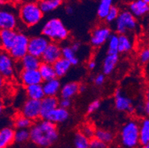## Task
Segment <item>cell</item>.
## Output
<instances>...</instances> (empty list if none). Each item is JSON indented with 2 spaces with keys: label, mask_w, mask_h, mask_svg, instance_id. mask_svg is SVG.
I'll use <instances>...</instances> for the list:
<instances>
[{
  "label": "cell",
  "mask_w": 149,
  "mask_h": 148,
  "mask_svg": "<svg viewBox=\"0 0 149 148\" xmlns=\"http://www.w3.org/2000/svg\"><path fill=\"white\" fill-rule=\"evenodd\" d=\"M79 84L74 81H70L65 84L60 89V96L62 98H66V99H71L75 96L79 92Z\"/></svg>",
  "instance_id": "obj_23"
},
{
  "label": "cell",
  "mask_w": 149,
  "mask_h": 148,
  "mask_svg": "<svg viewBox=\"0 0 149 148\" xmlns=\"http://www.w3.org/2000/svg\"><path fill=\"white\" fill-rule=\"evenodd\" d=\"M15 130L10 127L0 129V148H8L14 142Z\"/></svg>",
  "instance_id": "obj_20"
},
{
  "label": "cell",
  "mask_w": 149,
  "mask_h": 148,
  "mask_svg": "<svg viewBox=\"0 0 149 148\" xmlns=\"http://www.w3.org/2000/svg\"><path fill=\"white\" fill-rule=\"evenodd\" d=\"M26 95L28 99L40 101L45 97V93L42 84L32 85L26 87L25 89Z\"/></svg>",
  "instance_id": "obj_24"
},
{
  "label": "cell",
  "mask_w": 149,
  "mask_h": 148,
  "mask_svg": "<svg viewBox=\"0 0 149 148\" xmlns=\"http://www.w3.org/2000/svg\"><path fill=\"white\" fill-rule=\"evenodd\" d=\"M43 91L45 96H56L60 92L61 83L57 77L43 81Z\"/></svg>",
  "instance_id": "obj_19"
},
{
  "label": "cell",
  "mask_w": 149,
  "mask_h": 148,
  "mask_svg": "<svg viewBox=\"0 0 149 148\" xmlns=\"http://www.w3.org/2000/svg\"><path fill=\"white\" fill-rule=\"evenodd\" d=\"M62 57L68 61L71 65H77L79 64V59L76 55V52L73 51L70 46H65L62 47Z\"/></svg>",
  "instance_id": "obj_32"
},
{
  "label": "cell",
  "mask_w": 149,
  "mask_h": 148,
  "mask_svg": "<svg viewBox=\"0 0 149 148\" xmlns=\"http://www.w3.org/2000/svg\"><path fill=\"white\" fill-rule=\"evenodd\" d=\"M84 135L91 139V138L94 137V133H95V129L93 128L91 125H85L82 128L80 131Z\"/></svg>",
  "instance_id": "obj_38"
},
{
  "label": "cell",
  "mask_w": 149,
  "mask_h": 148,
  "mask_svg": "<svg viewBox=\"0 0 149 148\" xmlns=\"http://www.w3.org/2000/svg\"><path fill=\"white\" fill-rule=\"evenodd\" d=\"M13 124L17 129H29L33 124V122L21 114L15 118Z\"/></svg>",
  "instance_id": "obj_33"
},
{
  "label": "cell",
  "mask_w": 149,
  "mask_h": 148,
  "mask_svg": "<svg viewBox=\"0 0 149 148\" xmlns=\"http://www.w3.org/2000/svg\"><path fill=\"white\" fill-rule=\"evenodd\" d=\"M118 44V53L126 54L130 52L133 48L132 39L127 34H120Z\"/></svg>",
  "instance_id": "obj_29"
},
{
  "label": "cell",
  "mask_w": 149,
  "mask_h": 148,
  "mask_svg": "<svg viewBox=\"0 0 149 148\" xmlns=\"http://www.w3.org/2000/svg\"><path fill=\"white\" fill-rule=\"evenodd\" d=\"M5 86V79L0 74V92L2 91Z\"/></svg>",
  "instance_id": "obj_46"
},
{
  "label": "cell",
  "mask_w": 149,
  "mask_h": 148,
  "mask_svg": "<svg viewBox=\"0 0 149 148\" xmlns=\"http://www.w3.org/2000/svg\"><path fill=\"white\" fill-rule=\"evenodd\" d=\"M85 90H86V87H85V85H79V92H80V93H83L84 91H85Z\"/></svg>",
  "instance_id": "obj_49"
},
{
  "label": "cell",
  "mask_w": 149,
  "mask_h": 148,
  "mask_svg": "<svg viewBox=\"0 0 149 148\" xmlns=\"http://www.w3.org/2000/svg\"><path fill=\"white\" fill-rule=\"evenodd\" d=\"M120 10L118 7L113 5L111 8L110 9L109 11H108V13H107L106 16H105V20L106 23H108V24H113V23H114V22L116 21L119 14H120Z\"/></svg>",
  "instance_id": "obj_37"
},
{
  "label": "cell",
  "mask_w": 149,
  "mask_h": 148,
  "mask_svg": "<svg viewBox=\"0 0 149 148\" xmlns=\"http://www.w3.org/2000/svg\"><path fill=\"white\" fill-rule=\"evenodd\" d=\"M42 35L50 42L58 43L68 38L69 31L62 20L58 18H52L46 22L42 26Z\"/></svg>",
  "instance_id": "obj_2"
},
{
  "label": "cell",
  "mask_w": 149,
  "mask_h": 148,
  "mask_svg": "<svg viewBox=\"0 0 149 148\" xmlns=\"http://www.w3.org/2000/svg\"><path fill=\"white\" fill-rule=\"evenodd\" d=\"M119 62L118 54H108L103 60L102 71L105 75H109L116 68Z\"/></svg>",
  "instance_id": "obj_21"
},
{
  "label": "cell",
  "mask_w": 149,
  "mask_h": 148,
  "mask_svg": "<svg viewBox=\"0 0 149 148\" xmlns=\"http://www.w3.org/2000/svg\"><path fill=\"white\" fill-rule=\"evenodd\" d=\"M142 110H143V113L146 114V115H148L149 114V101L148 100L143 106L142 107Z\"/></svg>",
  "instance_id": "obj_44"
},
{
  "label": "cell",
  "mask_w": 149,
  "mask_h": 148,
  "mask_svg": "<svg viewBox=\"0 0 149 148\" xmlns=\"http://www.w3.org/2000/svg\"><path fill=\"white\" fill-rule=\"evenodd\" d=\"M113 5V0H100L97 8V16L101 19H105L107 13Z\"/></svg>",
  "instance_id": "obj_31"
},
{
  "label": "cell",
  "mask_w": 149,
  "mask_h": 148,
  "mask_svg": "<svg viewBox=\"0 0 149 148\" xmlns=\"http://www.w3.org/2000/svg\"><path fill=\"white\" fill-rule=\"evenodd\" d=\"M100 105H101V102L100 100H94L88 107V113L90 114L95 113L100 109Z\"/></svg>",
  "instance_id": "obj_40"
},
{
  "label": "cell",
  "mask_w": 149,
  "mask_h": 148,
  "mask_svg": "<svg viewBox=\"0 0 149 148\" xmlns=\"http://www.w3.org/2000/svg\"><path fill=\"white\" fill-rule=\"evenodd\" d=\"M18 32L16 30H0V50L8 53L13 47Z\"/></svg>",
  "instance_id": "obj_14"
},
{
  "label": "cell",
  "mask_w": 149,
  "mask_h": 148,
  "mask_svg": "<svg viewBox=\"0 0 149 148\" xmlns=\"http://www.w3.org/2000/svg\"><path fill=\"white\" fill-rule=\"evenodd\" d=\"M139 61L143 64H147L149 61V50L148 48L143 49L139 56Z\"/></svg>",
  "instance_id": "obj_41"
},
{
  "label": "cell",
  "mask_w": 149,
  "mask_h": 148,
  "mask_svg": "<svg viewBox=\"0 0 149 148\" xmlns=\"http://www.w3.org/2000/svg\"><path fill=\"white\" fill-rule=\"evenodd\" d=\"M43 14L38 3L34 2H25L19 10L20 22L26 27H33L39 24L42 19Z\"/></svg>",
  "instance_id": "obj_3"
},
{
  "label": "cell",
  "mask_w": 149,
  "mask_h": 148,
  "mask_svg": "<svg viewBox=\"0 0 149 148\" xmlns=\"http://www.w3.org/2000/svg\"><path fill=\"white\" fill-rule=\"evenodd\" d=\"M29 37L23 33H18L13 47L8 54L13 60L19 61L23 56L28 54Z\"/></svg>",
  "instance_id": "obj_7"
},
{
  "label": "cell",
  "mask_w": 149,
  "mask_h": 148,
  "mask_svg": "<svg viewBox=\"0 0 149 148\" xmlns=\"http://www.w3.org/2000/svg\"><path fill=\"white\" fill-rule=\"evenodd\" d=\"M19 61L22 70H38L42 62L40 58L29 54H27Z\"/></svg>",
  "instance_id": "obj_22"
},
{
  "label": "cell",
  "mask_w": 149,
  "mask_h": 148,
  "mask_svg": "<svg viewBox=\"0 0 149 148\" xmlns=\"http://www.w3.org/2000/svg\"><path fill=\"white\" fill-rule=\"evenodd\" d=\"M22 115L32 122L40 118V101L28 99L24 102L21 110Z\"/></svg>",
  "instance_id": "obj_10"
},
{
  "label": "cell",
  "mask_w": 149,
  "mask_h": 148,
  "mask_svg": "<svg viewBox=\"0 0 149 148\" xmlns=\"http://www.w3.org/2000/svg\"><path fill=\"white\" fill-rule=\"evenodd\" d=\"M30 140L40 147H48L58 139L56 125L47 119H42L30 127Z\"/></svg>",
  "instance_id": "obj_1"
},
{
  "label": "cell",
  "mask_w": 149,
  "mask_h": 148,
  "mask_svg": "<svg viewBox=\"0 0 149 148\" xmlns=\"http://www.w3.org/2000/svg\"><path fill=\"white\" fill-rule=\"evenodd\" d=\"M19 19L14 10L7 5L0 7V30H16Z\"/></svg>",
  "instance_id": "obj_6"
},
{
  "label": "cell",
  "mask_w": 149,
  "mask_h": 148,
  "mask_svg": "<svg viewBox=\"0 0 149 148\" xmlns=\"http://www.w3.org/2000/svg\"><path fill=\"white\" fill-rule=\"evenodd\" d=\"M38 70L40 72L43 81L51 80L56 77L53 65H51V64L42 62L40 67L38 68Z\"/></svg>",
  "instance_id": "obj_28"
},
{
  "label": "cell",
  "mask_w": 149,
  "mask_h": 148,
  "mask_svg": "<svg viewBox=\"0 0 149 148\" xmlns=\"http://www.w3.org/2000/svg\"><path fill=\"white\" fill-rule=\"evenodd\" d=\"M65 10L66 13H67V14H69V15L72 14L74 11V8H73L71 5H67V6L65 7Z\"/></svg>",
  "instance_id": "obj_47"
},
{
  "label": "cell",
  "mask_w": 149,
  "mask_h": 148,
  "mask_svg": "<svg viewBox=\"0 0 149 148\" xmlns=\"http://www.w3.org/2000/svg\"><path fill=\"white\" fill-rule=\"evenodd\" d=\"M3 110H4V106H3V104H2V102L1 101H0V116L2 115V113H3Z\"/></svg>",
  "instance_id": "obj_50"
},
{
  "label": "cell",
  "mask_w": 149,
  "mask_h": 148,
  "mask_svg": "<svg viewBox=\"0 0 149 148\" xmlns=\"http://www.w3.org/2000/svg\"><path fill=\"white\" fill-rule=\"evenodd\" d=\"M30 139V132L28 129H17L14 133V142L17 143H25Z\"/></svg>",
  "instance_id": "obj_35"
},
{
  "label": "cell",
  "mask_w": 149,
  "mask_h": 148,
  "mask_svg": "<svg viewBox=\"0 0 149 148\" xmlns=\"http://www.w3.org/2000/svg\"><path fill=\"white\" fill-rule=\"evenodd\" d=\"M119 37L117 34H112L108 40V54H119L118 53Z\"/></svg>",
  "instance_id": "obj_36"
},
{
  "label": "cell",
  "mask_w": 149,
  "mask_h": 148,
  "mask_svg": "<svg viewBox=\"0 0 149 148\" xmlns=\"http://www.w3.org/2000/svg\"><path fill=\"white\" fill-rule=\"evenodd\" d=\"M106 144L102 142L99 139L96 138L95 137L91 138L90 144H89V148H106Z\"/></svg>",
  "instance_id": "obj_39"
},
{
  "label": "cell",
  "mask_w": 149,
  "mask_h": 148,
  "mask_svg": "<svg viewBox=\"0 0 149 148\" xmlns=\"http://www.w3.org/2000/svg\"><path fill=\"white\" fill-rule=\"evenodd\" d=\"M128 10L134 17L140 18L148 13L149 5L143 0H134L129 4Z\"/></svg>",
  "instance_id": "obj_17"
},
{
  "label": "cell",
  "mask_w": 149,
  "mask_h": 148,
  "mask_svg": "<svg viewBox=\"0 0 149 148\" xmlns=\"http://www.w3.org/2000/svg\"><path fill=\"white\" fill-rule=\"evenodd\" d=\"M105 81V75L103 73H100V74H97L94 79H93V81L95 83L96 85L97 86H100V85H102L104 84Z\"/></svg>",
  "instance_id": "obj_42"
},
{
  "label": "cell",
  "mask_w": 149,
  "mask_h": 148,
  "mask_svg": "<svg viewBox=\"0 0 149 148\" xmlns=\"http://www.w3.org/2000/svg\"><path fill=\"white\" fill-rule=\"evenodd\" d=\"M94 137L101 141L102 142L108 145L113 142L114 135L110 130H105V129H97V130H95Z\"/></svg>",
  "instance_id": "obj_30"
},
{
  "label": "cell",
  "mask_w": 149,
  "mask_h": 148,
  "mask_svg": "<svg viewBox=\"0 0 149 148\" xmlns=\"http://www.w3.org/2000/svg\"><path fill=\"white\" fill-rule=\"evenodd\" d=\"M114 26L119 34H126L128 32L136 31L138 28V22L136 17L128 10H124L120 12L118 17L114 22Z\"/></svg>",
  "instance_id": "obj_5"
},
{
  "label": "cell",
  "mask_w": 149,
  "mask_h": 148,
  "mask_svg": "<svg viewBox=\"0 0 149 148\" xmlns=\"http://www.w3.org/2000/svg\"><path fill=\"white\" fill-rule=\"evenodd\" d=\"M71 66L72 65H70V62L62 57H61L60 59L53 64V67H54L56 77H62L65 76Z\"/></svg>",
  "instance_id": "obj_26"
},
{
  "label": "cell",
  "mask_w": 149,
  "mask_h": 148,
  "mask_svg": "<svg viewBox=\"0 0 149 148\" xmlns=\"http://www.w3.org/2000/svg\"><path fill=\"white\" fill-rule=\"evenodd\" d=\"M141 148H149V145H144V146H142Z\"/></svg>",
  "instance_id": "obj_52"
},
{
  "label": "cell",
  "mask_w": 149,
  "mask_h": 148,
  "mask_svg": "<svg viewBox=\"0 0 149 148\" xmlns=\"http://www.w3.org/2000/svg\"><path fill=\"white\" fill-rule=\"evenodd\" d=\"M111 35V31L105 25L98 26L93 30L91 36V44L95 47L103 45L108 42L110 36Z\"/></svg>",
  "instance_id": "obj_9"
},
{
  "label": "cell",
  "mask_w": 149,
  "mask_h": 148,
  "mask_svg": "<svg viewBox=\"0 0 149 148\" xmlns=\"http://www.w3.org/2000/svg\"><path fill=\"white\" fill-rule=\"evenodd\" d=\"M74 142L75 148H89L90 139L81 132H78L74 136Z\"/></svg>",
  "instance_id": "obj_34"
},
{
  "label": "cell",
  "mask_w": 149,
  "mask_h": 148,
  "mask_svg": "<svg viewBox=\"0 0 149 148\" xmlns=\"http://www.w3.org/2000/svg\"><path fill=\"white\" fill-rule=\"evenodd\" d=\"M114 105L116 109L120 112L132 113L134 111V108L131 99L123 94L119 89L115 93Z\"/></svg>",
  "instance_id": "obj_13"
},
{
  "label": "cell",
  "mask_w": 149,
  "mask_h": 148,
  "mask_svg": "<svg viewBox=\"0 0 149 148\" xmlns=\"http://www.w3.org/2000/svg\"><path fill=\"white\" fill-rule=\"evenodd\" d=\"M14 61L8 52L0 50V74L5 79H10L14 74Z\"/></svg>",
  "instance_id": "obj_11"
},
{
  "label": "cell",
  "mask_w": 149,
  "mask_h": 148,
  "mask_svg": "<svg viewBox=\"0 0 149 148\" xmlns=\"http://www.w3.org/2000/svg\"><path fill=\"white\" fill-rule=\"evenodd\" d=\"M143 2H146V3L149 4V0H143Z\"/></svg>",
  "instance_id": "obj_53"
},
{
  "label": "cell",
  "mask_w": 149,
  "mask_h": 148,
  "mask_svg": "<svg viewBox=\"0 0 149 148\" xmlns=\"http://www.w3.org/2000/svg\"><path fill=\"white\" fill-rule=\"evenodd\" d=\"M88 68L90 70H93V69L97 67V63H96V62L94 60H91L88 62Z\"/></svg>",
  "instance_id": "obj_48"
},
{
  "label": "cell",
  "mask_w": 149,
  "mask_h": 148,
  "mask_svg": "<svg viewBox=\"0 0 149 148\" xmlns=\"http://www.w3.org/2000/svg\"><path fill=\"white\" fill-rule=\"evenodd\" d=\"M49 42L50 41L42 35L29 38L28 54H31L38 58H41L42 55L43 54Z\"/></svg>",
  "instance_id": "obj_8"
},
{
  "label": "cell",
  "mask_w": 149,
  "mask_h": 148,
  "mask_svg": "<svg viewBox=\"0 0 149 148\" xmlns=\"http://www.w3.org/2000/svg\"><path fill=\"white\" fill-rule=\"evenodd\" d=\"M71 105V100L70 99H66V98H62L60 100H59V106L65 109H68Z\"/></svg>",
  "instance_id": "obj_43"
},
{
  "label": "cell",
  "mask_w": 149,
  "mask_h": 148,
  "mask_svg": "<svg viewBox=\"0 0 149 148\" xmlns=\"http://www.w3.org/2000/svg\"><path fill=\"white\" fill-rule=\"evenodd\" d=\"M62 57V47L56 42H50L41 56L42 62L53 65Z\"/></svg>",
  "instance_id": "obj_12"
},
{
  "label": "cell",
  "mask_w": 149,
  "mask_h": 148,
  "mask_svg": "<svg viewBox=\"0 0 149 148\" xmlns=\"http://www.w3.org/2000/svg\"><path fill=\"white\" fill-rule=\"evenodd\" d=\"M70 47H71V49H72L74 52L77 53V51H79V48H80V44L78 42H74L70 45Z\"/></svg>",
  "instance_id": "obj_45"
},
{
  "label": "cell",
  "mask_w": 149,
  "mask_h": 148,
  "mask_svg": "<svg viewBox=\"0 0 149 148\" xmlns=\"http://www.w3.org/2000/svg\"><path fill=\"white\" fill-rule=\"evenodd\" d=\"M139 124L135 120H129L122 127L120 132V142L123 148H137Z\"/></svg>",
  "instance_id": "obj_4"
},
{
  "label": "cell",
  "mask_w": 149,
  "mask_h": 148,
  "mask_svg": "<svg viewBox=\"0 0 149 148\" xmlns=\"http://www.w3.org/2000/svg\"><path fill=\"white\" fill-rule=\"evenodd\" d=\"M59 106V99L56 96H45L40 100V118L45 119L46 116Z\"/></svg>",
  "instance_id": "obj_16"
},
{
  "label": "cell",
  "mask_w": 149,
  "mask_h": 148,
  "mask_svg": "<svg viewBox=\"0 0 149 148\" xmlns=\"http://www.w3.org/2000/svg\"><path fill=\"white\" fill-rule=\"evenodd\" d=\"M62 4V0H40L38 2L43 13H48L56 10Z\"/></svg>",
  "instance_id": "obj_27"
},
{
  "label": "cell",
  "mask_w": 149,
  "mask_h": 148,
  "mask_svg": "<svg viewBox=\"0 0 149 148\" xmlns=\"http://www.w3.org/2000/svg\"><path fill=\"white\" fill-rule=\"evenodd\" d=\"M69 116L70 114L68 109H65L58 106L47 115L45 119L50 121L54 124H57L65 122L69 118Z\"/></svg>",
  "instance_id": "obj_18"
},
{
  "label": "cell",
  "mask_w": 149,
  "mask_h": 148,
  "mask_svg": "<svg viewBox=\"0 0 149 148\" xmlns=\"http://www.w3.org/2000/svg\"><path fill=\"white\" fill-rule=\"evenodd\" d=\"M19 79L21 83L25 87L43 82L38 70H22L20 73Z\"/></svg>",
  "instance_id": "obj_15"
},
{
  "label": "cell",
  "mask_w": 149,
  "mask_h": 148,
  "mask_svg": "<svg viewBox=\"0 0 149 148\" xmlns=\"http://www.w3.org/2000/svg\"><path fill=\"white\" fill-rule=\"evenodd\" d=\"M139 140L142 146L149 145V120L147 118L143 119L139 124Z\"/></svg>",
  "instance_id": "obj_25"
},
{
  "label": "cell",
  "mask_w": 149,
  "mask_h": 148,
  "mask_svg": "<svg viewBox=\"0 0 149 148\" xmlns=\"http://www.w3.org/2000/svg\"><path fill=\"white\" fill-rule=\"evenodd\" d=\"M7 5V0H0V7L5 6Z\"/></svg>",
  "instance_id": "obj_51"
}]
</instances>
